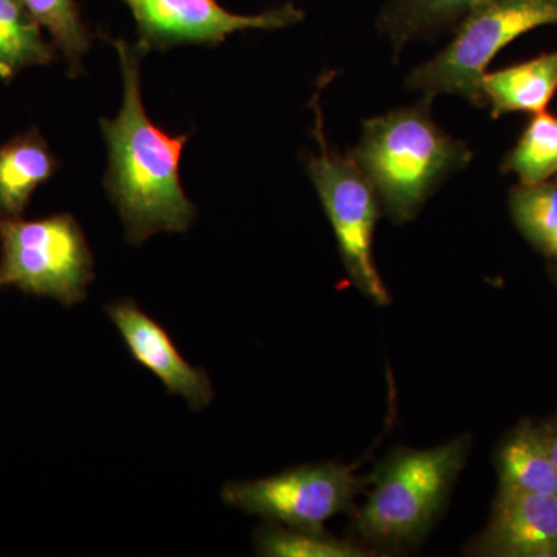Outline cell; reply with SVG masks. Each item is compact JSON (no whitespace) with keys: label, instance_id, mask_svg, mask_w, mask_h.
I'll list each match as a JSON object with an SVG mask.
<instances>
[{"label":"cell","instance_id":"obj_15","mask_svg":"<svg viewBox=\"0 0 557 557\" xmlns=\"http://www.w3.org/2000/svg\"><path fill=\"white\" fill-rule=\"evenodd\" d=\"M479 0H391L380 28L399 53L410 40L458 25Z\"/></svg>","mask_w":557,"mask_h":557},{"label":"cell","instance_id":"obj_11","mask_svg":"<svg viewBox=\"0 0 557 557\" xmlns=\"http://www.w3.org/2000/svg\"><path fill=\"white\" fill-rule=\"evenodd\" d=\"M482 91L494 119L505 113L545 112L557 91V50L511 67L486 72Z\"/></svg>","mask_w":557,"mask_h":557},{"label":"cell","instance_id":"obj_19","mask_svg":"<svg viewBox=\"0 0 557 557\" xmlns=\"http://www.w3.org/2000/svg\"><path fill=\"white\" fill-rule=\"evenodd\" d=\"M258 555L269 557H364V552L317 531L265 527L256 536Z\"/></svg>","mask_w":557,"mask_h":557},{"label":"cell","instance_id":"obj_6","mask_svg":"<svg viewBox=\"0 0 557 557\" xmlns=\"http://www.w3.org/2000/svg\"><path fill=\"white\" fill-rule=\"evenodd\" d=\"M313 108L317 110L314 135L319 153L307 161L311 182L335 231L348 277L376 306H387V288L373 260V233L380 215L379 194L351 156L330 152L318 95Z\"/></svg>","mask_w":557,"mask_h":557},{"label":"cell","instance_id":"obj_1","mask_svg":"<svg viewBox=\"0 0 557 557\" xmlns=\"http://www.w3.org/2000/svg\"><path fill=\"white\" fill-rule=\"evenodd\" d=\"M123 73V104L116 119L101 120L109 148L106 189L119 208L129 244L159 233H185L197 208L180 182V160L188 135H171L146 113L141 97V51L124 39H110Z\"/></svg>","mask_w":557,"mask_h":557},{"label":"cell","instance_id":"obj_10","mask_svg":"<svg viewBox=\"0 0 557 557\" xmlns=\"http://www.w3.org/2000/svg\"><path fill=\"white\" fill-rule=\"evenodd\" d=\"M483 552L508 557L557 556V494L500 491Z\"/></svg>","mask_w":557,"mask_h":557},{"label":"cell","instance_id":"obj_4","mask_svg":"<svg viewBox=\"0 0 557 557\" xmlns=\"http://www.w3.org/2000/svg\"><path fill=\"white\" fill-rule=\"evenodd\" d=\"M469 442L438 448L399 450L373 479L358 515V530L373 541L401 544L420 537L438 515L467 458Z\"/></svg>","mask_w":557,"mask_h":557},{"label":"cell","instance_id":"obj_17","mask_svg":"<svg viewBox=\"0 0 557 557\" xmlns=\"http://www.w3.org/2000/svg\"><path fill=\"white\" fill-rule=\"evenodd\" d=\"M509 211L520 233L557 265V175L541 185H518Z\"/></svg>","mask_w":557,"mask_h":557},{"label":"cell","instance_id":"obj_12","mask_svg":"<svg viewBox=\"0 0 557 557\" xmlns=\"http://www.w3.org/2000/svg\"><path fill=\"white\" fill-rule=\"evenodd\" d=\"M57 170V159L36 129L0 146V214L21 218L33 194L49 182Z\"/></svg>","mask_w":557,"mask_h":557},{"label":"cell","instance_id":"obj_9","mask_svg":"<svg viewBox=\"0 0 557 557\" xmlns=\"http://www.w3.org/2000/svg\"><path fill=\"white\" fill-rule=\"evenodd\" d=\"M104 311L119 330L131 357L152 372L171 395L185 399L196 412L211 405L214 388L207 370L189 364L168 330L139 309L135 300H115L108 304Z\"/></svg>","mask_w":557,"mask_h":557},{"label":"cell","instance_id":"obj_18","mask_svg":"<svg viewBox=\"0 0 557 557\" xmlns=\"http://www.w3.org/2000/svg\"><path fill=\"white\" fill-rule=\"evenodd\" d=\"M21 3L42 32L49 33L51 44L67 61L70 76L75 78L91 42L75 0H21Z\"/></svg>","mask_w":557,"mask_h":557},{"label":"cell","instance_id":"obj_2","mask_svg":"<svg viewBox=\"0 0 557 557\" xmlns=\"http://www.w3.org/2000/svg\"><path fill=\"white\" fill-rule=\"evenodd\" d=\"M350 156L397 223L416 218L440 183L472 160L471 149L432 120L431 98L364 121Z\"/></svg>","mask_w":557,"mask_h":557},{"label":"cell","instance_id":"obj_7","mask_svg":"<svg viewBox=\"0 0 557 557\" xmlns=\"http://www.w3.org/2000/svg\"><path fill=\"white\" fill-rule=\"evenodd\" d=\"M362 485L350 468L307 465L267 479L226 483L222 500L247 515L321 533L333 516L354 509Z\"/></svg>","mask_w":557,"mask_h":557},{"label":"cell","instance_id":"obj_20","mask_svg":"<svg viewBox=\"0 0 557 557\" xmlns=\"http://www.w3.org/2000/svg\"><path fill=\"white\" fill-rule=\"evenodd\" d=\"M549 443V454H552L553 458V465H555L556 472H557V432L553 437L548 438Z\"/></svg>","mask_w":557,"mask_h":557},{"label":"cell","instance_id":"obj_3","mask_svg":"<svg viewBox=\"0 0 557 557\" xmlns=\"http://www.w3.org/2000/svg\"><path fill=\"white\" fill-rule=\"evenodd\" d=\"M545 25H557V0H479L458 22L449 46L410 73L408 86L431 100L453 94L486 108L482 78L487 65L512 40Z\"/></svg>","mask_w":557,"mask_h":557},{"label":"cell","instance_id":"obj_14","mask_svg":"<svg viewBox=\"0 0 557 557\" xmlns=\"http://www.w3.org/2000/svg\"><path fill=\"white\" fill-rule=\"evenodd\" d=\"M57 47L44 36L21 0H0V79L11 83L22 70L47 65Z\"/></svg>","mask_w":557,"mask_h":557},{"label":"cell","instance_id":"obj_5","mask_svg":"<svg viewBox=\"0 0 557 557\" xmlns=\"http://www.w3.org/2000/svg\"><path fill=\"white\" fill-rule=\"evenodd\" d=\"M94 278V256L72 214L38 220L0 214V289L73 307L87 299Z\"/></svg>","mask_w":557,"mask_h":557},{"label":"cell","instance_id":"obj_13","mask_svg":"<svg viewBox=\"0 0 557 557\" xmlns=\"http://www.w3.org/2000/svg\"><path fill=\"white\" fill-rule=\"evenodd\" d=\"M502 493L557 494V472L548 438L537 429L520 428L498 456Z\"/></svg>","mask_w":557,"mask_h":557},{"label":"cell","instance_id":"obj_16","mask_svg":"<svg viewBox=\"0 0 557 557\" xmlns=\"http://www.w3.org/2000/svg\"><path fill=\"white\" fill-rule=\"evenodd\" d=\"M504 172L518 175L519 185L534 186L557 175V116L536 113L502 164Z\"/></svg>","mask_w":557,"mask_h":557},{"label":"cell","instance_id":"obj_8","mask_svg":"<svg viewBox=\"0 0 557 557\" xmlns=\"http://www.w3.org/2000/svg\"><path fill=\"white\" fill-rule=\"evenodd\" d=\"M137 22L141 54L183 44L218 46L245 30H278L304 20L293 3L255 16L230 13L218 0H124Z\"/></svg>","mask_w":557,"mask_h":557}]
</instances>
